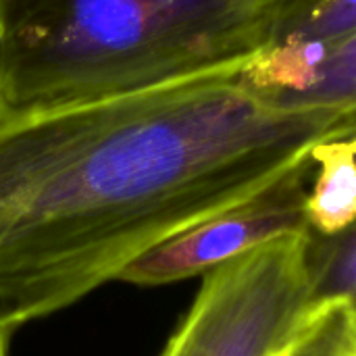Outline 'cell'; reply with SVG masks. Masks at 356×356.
I'll list each match as a JSON object with an SVG mask.
<instances>
[{
  "label": "cell",
  "mask_w": 356,
  "mask_h": 356,
  "mask_svg": "<svg viewBox=\"0 0 356 356\" xmlns=\"http://www.w3.org/2000/svg\"><path fill=\"white\" fill-rule=\"evenodd\" d=\"M356 42V0H271L269 48L334 50Z\"/></svg>",
  "instance_id": "8992f818"
},
{
  "label": "cell",
  "mask_w": 356,
  "mask_h": 356,
  "mask_svg": "<svg viewBox=\"0 0 356 356\" xmlns=\"http://www.w3.org/2000/svg\"><path fill=\"white\" fill-rule=\"evenodd\" d=\"M242 67L0 119L2 323L17 332L73 307L356 131L353 111L267 104Z\"/></svg>",
  "instance_id": "6da1fadb"
},
{
  "label": "cell",
  "mask_w": 356,
  "mask_h": 356,
  "mask_svg": "<svg viewBox=\"0 0 356 356\" xmlns=\"http://www.w3.org/2000/svg\"><path fill=\"white\" fill-rule=\"evenodd\" d=\"M13 330L0 321V356H8V344H10V338H13Z\"/></svg>",
  "instance_id": "ba28073f"
},
{
  "label": "cell",
  "mask_w": 356,
  "mask_h": 356,
  "mask_svg": "<svg viewBox=\"0 0 356 356\" xmlns=\"http://www.w3.org/2000/svg\"><path fill=\"white\" fill-rule=\"evenodd\" d=\"M313 161L288 171L250 198L171 236L131 261L117 282L150 288L202 277L267 242L309 232L307 181Z\"/></svg>",
  "instance_id": "277c9868"
},
{
  "label": "cell",
  "mask_w": 356,
  "mask_h": 356,
  "mask_svg": "<svg viewBox=\"0 0 356 356\" xmlns=\"http://www.w3.org/2000/svg\"><path fill=\"white\" fill-rule=\"evenodd\" d=\"M317 302L311 229L277 238L202 275L161 356H286Z\"/></svg>",
  "instance_id": "3957f363"
},
{
  "label": "cell",
  "mask_w": 356,
  "mask_h": 356,
  "mask_svg": "<svg viewBox=\"0 0 356 356\" xmlns=\"http://www.w3.org/2000/svg\"><path fill=\"white\" fill-rule=\"evenodd\" d=\"M355 134L323 140L309 152L315 177L307 192L305 217L309 229L319 236H336L355 227Z\"/></svg>",
  "instance_id": "5b68a950"
},
{
  "label": "cell",
  "mask_w": 356,
  "mask_h": 356,
  "mask_svg": "<svg viewBox=\"0 0 356 356\" xmlns=\"http://www.w3.org/2000/svg\"><path fill=\"white\" fill-rule=\"evenodd\" d=\"M271 0H0V119L250 60Z\"/></svg>",
  "instance_id": "7a4b0ae2"
},
{
  "label": "cell",
  "mask_w": 356,
  "mask_h": 356,
  "mask_svg": "<svg viewBox=\"0 0 356 356\" xmlns=\"http://www.w3.org/2000/svg\"><path fill=\"white\" fill-rule=\"evenodd\" d=\"M286 356H356L355 298L319 300Z\"/></svg>",
  "instance_id": "52a82bcc"
}]
</instances>
